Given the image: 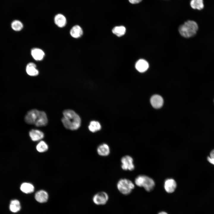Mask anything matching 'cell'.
Listing matches in <instances>:
<instances>
[{
  "label": "cell",
  "instance_id": "cell-28",
  "mask_svg": "<svg viewBox=\"0 0 214 214\" xmlns=\"http://www.w3.org/2000/svg\"></svg>",
  "mask_w": 214,
  "mask_h": 214
},
{
  "label": "cell",
  "instance_id": "cell-14",
  "mask_svg": "<svg viewBox=\"0 0 214 214\" xmlns=\"http://www.w3.org/2000/svg\"><path fill=\"white\" fill-rule=\"evenodd\" d=\"M35 198L38 202L44 203L47 201L48 195L45 191L41 190L36 193L35 195Z\"/></svg>",
  "mask_w": 214,
  "mask_h": 214
},
{
  "label": "cell",
  "instance_id": "cell-18",
  "mask_svg": "<svg viewBox=\"0 0 214 214\" xmlns=\"http://www.w3.org/2000/svg\"><path fill=\"white\" fill-rule=\"evenodd\" d=\"M20 189L23 192L26 193H29L33 192L34 189V185L29 182H23L20 186Z\"/></svg>",
  "mask_w": 214,
  "mask_h": 214
},
{
  "label": "cell",
  "instance_id": "cell-16",
  "mask_svg": "<svg viewBox=\"0 0 214 214\" xmlns=\"http://www.w3.org/2000/svg\"><path fill=\"white\" fill-rule=\"evenodd\" d=\"M26 71L27 74L31 76H36L39 74L36 65L33 62H30L27 64Z\"/></svg>",
  "mask_w": 214,
  "mask_h": 214
},
{
  "label": "cell",
  "instance_id": "cell-27",
  "mask_svg": "<svg viewBox=\"0 0 214 214\" xmlns=\"http://www.w3.org/2000/svg\"><path fill=\"white\" fill-rule=\"evenodd\" d=\"M158 214H168L167 212L165 211H161Z\"/></svg>",
  "mask_w": 214,
  "mask_h": 214
},
{
  "label": "cell",
  "instance_id": "cell-21",
  "mask_svg": "<svg viewBox=\"0 0 214 214\" xmlns=\"http://www.w3.org/2000/svg\"><path fill=\"white\" fill-rule=\"evenodd\" d=\"M10 208L12 212L15 213L19 211L21 209V205L19 202L17 200H12L10 202Z\"/></svg>",
  "mask_w": 214,
  "mask_h": 214
},
{
  "label": "cell",
  "instance_id": "cell-13",
  "mask_svg": "<svg viewBox=\"0 0 214 214\" xmlns=\"http://www.w3.org/2000/svg\"><path fill=\"white\" fill-rule=\"evenodd\" d=\"M31 54L33 58L37 61L42 60L45 55L44 52L42 50L37 48H33L31 50Z\"/></svg>",
  "mask_w": 214,
  "mask_h": 214
},
{
  "label": "cell",
  "instance_id": "cell-8",
  "mask_svg": "<svg viewBox=\"0 0 214 214\" xmlns=\"http://www.w3.org/2000/svg\"><path fill=\"white\" fill-rule=\"evenodd\" d=\"M177 183L173 179L169 178L165 181L164 188L166 192L171 193L174 192L177 187Z\"/></svg>",
  "mask_w": 214,
  "mask_h": 214
},
{
  "label": "cell",
  "instance_id": "cell-3",
  "mask_svg": "<svg viewBox=\"0 0 214 214\" xmlns=\"http://www.w3.org/2000/svg\"><path fill=\"white\" fill-rule=\"evenodd\" d=\"M198 29V26L195 21L188 20L185 22L179 28L180 35L185 38H189L195 35Z\"/></svg>",
  "mask_w": 214,
  "mask_h": 214
},
{
  "label": "cell",
  "instance_id": "cell-19",
  "mask_svg": "<svg viewBox=\"0 0 214 214\" xmlns=\"http://www.w3.org/2000/svg\"><path fill=\"white\" fill-rule=\"evenodd\" d=\"M190 4L193 9L201 10L204 7L203 0H191Z\"/></svg>",
  "mask_w": 214,
  "mask_h": 214
},
{
  "label": "cell",
  "instance_id": "cell-4",
  "mask_svg": "<svg viewBox=\"0 0 214 214\" xmlns=\"http://www.w3.org/2000/svg\"><path fill=\"white\" fill-rule=\"evenodd\" d=\"M135 183L137 186L143 187L147 191H152L155 186L154 180L150 177L143 175L138 176L135 179Z\"/></svg>",
  "mask_w": 214,
  "mask_h": 214
},
{
  "label": "cell",
  "instance_id": "cell-17",
  "mask_svg": "<svg viewBox=\"0 0 214 214\" xmlns=\"http://www.w3.org/2000/svg\"><path fill=\"white\" fill-rule=\"evenodd\" d=\"M71 36L74 38H78L81 37L83 34V31L79 25L74 26L70 31Z\"/></svg>",
  "mask_w": 214,
  "mask_h": 214
},
{
  "label": "cell",
  "instance_id": "cell-5",
  "mask_svg": "<svg viewBox=\"0 0 214 214\" xmlns=\"http://www.w3.org/2000/svg\"><path fill=\"white\" fill-rule=\"evenodd\" d=\"M117 186L121 193L124 195H128L130 193L134 188L135 185L130 180L126 178H122L117 182Z\"/></svg>",
  "mask_w": 214,
  "mask_h": 214
},
{
  "label": "cell",
  "instance_id": "cell-10",
  "mask_svg": "<svg viewBox=\"0 0 214 214\" xmlns=\"http://www.w3.org/2000/svg\"><path fill=\"white\" fill-rule=\"evenodd\" d=\"M150 103L152 106L155 108H159L163 104V100L160 95H155L152 96L150 99Z\"/></svg>",
  "mask_w": 214,
  "mask_h": 214
},
{
  "label": "cell",
  "instance_id": "cell-6",
  "mask_svg": "<svg viewBox=\"0 0 214 214\" xmlns=\"http://www.w3.org/2000/svg\"><path fill=\"white\" fill-rule=\"evenodd\" d=\"M121 167L123 170L132 171L135 169L133 159L129 155L122 157L121 159Z\"/></svg>",
  "mask_w": 214,
  "mask_h": 214
},
{
  "label": "cell",
  "instance_id": "cell-7",
  "mask_svg": "<svg viewBox=\"0 0 214 214\" xmlns=\"http://www.w3.org/2000/svg\"><path fill=\"white\" fill-rule=\"evenodd\" d=\"M108 196L107 193L103 191L98 192L93 197L92 200L96 205H103L105 204L108 199Z\"/></svg>",
  "mask_w": 214,
  "mask_h": 214
},
{
  "label": "cell",
  "instance_id": "cell-20",
  "mask_svg": "<svg viewBox=\"0 0 214 214\" xmlns=\"http://www.w3.org/2000/svg\"><path fill=\"white\" fill-rule=\"evenodd\" d=\"M113 34L119 37L123 35L126 32V28L123 26H116L112 30Z\"/></svg>",
  "mask_w": 214,
  "mask_h": 214
},
{
  "label": "cell",
  "instance_id": "cell-25",
  "mask_svg": "<svg viewBox=\"0 0 214 214\" xmlns=\"http://www.w3.org/2000/svg\"><path fill=\"white\" fill-rule=\"evenodd\" d=\"M207 160L210 163L214 165V150L210 152V156L207 158Z\"/></svg>",
  "mask_w": 214,
  "mask_h": 214
},
{
  "label": "cell",
  "instance_id": "cell-2",
  "mask_svg": "<svg viewBox=\"0 0 214 214\" xmlns=\"http://www.w3.org/2000/svg\"><path fill=\"white\" fill-rule=\"evenodd\" d=\"M25 120L27 123L37 126H45L48 122L47 118L45 112L36 109L29 111L25 116Z\"/></svg>",
  "mask_w": 214,
  "mask_h": 214
},
{
  "label": "cell",
  "instance_id": "cell-1",
  "mask_svg": "<svg viewBox=\"0 0 214 214\" xmlns=\"http://www.w3.org/2000/svg\"><path fill=\"white\" fill-rule=\"evenodd\" d=\"M62 122L67 129L75 130L80 127L81 120L79 116L73 111L68 109L63 112Z\"/></svg>",
  "mask_w": 214,
  "mask_h": 214
},
{
  "label": "cell",
  "instance_id": "cell-26",
  "mask_svg": "<svg viewBox=\"0 0 214 214\" xmlns=\"http://www.w3.org/2000/svg\"><path fill=\"white\" fill-rule=\"evenodd\" d=\"M142 0H128L129 2L132 4H135L140 2Z\"/></svg>",
  "mask_w": 214,
  "mask_h": 214
},
{
  "label": "cell",
  "instance_id": "cell-11",
  "mask_svg": "<svg viewBox=\"0 0 214 214\" xmlns=\"http://www.w3.org/2000/svg\"><path fill=\"white\" fill-rule=\"evenodd\" d=\"M54 21L55 24L60 28H62L65 26L67 22L66 17L61 13L56 15L54 16Z\"/></svg>",
  "mask_w": 214,
  "mask_h": 214
},
{
  "label": "cell",
  "instance_id": "cell-23",
  "mask_svg": "<svg viewBox=\"0 0 214 214\" xmlns=\"http://www.w3.org/2000/svg\"><path fill=\"white\" fill-rule=\"evenodd\" d=\"M36 148L38 152H43L48 150V146L45 142L41 141L37 144Z\"/></svg>",
  "mask_w": 214,
  "mask_h": 214
},
{
  "label": "cell",
  "instance_id": "cell-24",
  "mask_svg": "<svg viewBox=\"0 0 214 214\" xmlns=\"http://www.w3.org/2000/svg\"><path fill=\"white\" fill-rule=\"evenodd\" d=\"M11 27L12 29L15 31H20L23 28V25L22 23L18 20H14L11 23Z\"/></svg>",
  "mask_w": 214,
  "mask_h": 214
},
{
  "label": "cell",
  "instance_id": "cell-12",
  "mask_svg": "<svg viewBox=\"0 0 214 214\" xmlns=\"http://www.w3.org/2000/svg\"><path fill=\"white\" fill-rule=\"evenodd\" d=\"M149 66L148 62L143 59H140L138 60L135 64L136 69L139 72L141 73H143L147 71Z\"/></svg>",
  "mask_w": 214,
  "mask_h": 214
},
{
  "label": "cell",
  "instance_id": "cell-15",
  "mask_svg": "<svg viewBox=\"0 0 214 214\" xmlns=\"http://www.w3.org/2000/svg\"><path fill=\"white\" fill-rule=\"evenodd\" d=\"M31 139L33 141L40 140L44 137V135L42 131L37 130H32L29 133Z\"/></svg>",
  "mask_w": 214,
  "mask_h": 214
},
{
  "label": "cell",
  "instance_id": "cell-9",
  "mask_svg": "<svg viewBox=\"0 0 214 214\" xmlns=\"http://www.w3.org/2000/svg\"><path fill=\"white\" fill-rule=\"evenodd\" d=\"M97 151L99 155L103 157L107 156L110 153V148L107 144H102L97 147Z\"/></svg>",
  "mask_w": 214,
  "mask_h": 214
},
{
  "label": "cell",
  "instance_id": "cell-22",
  "mask_svg": "<svg viewBox=\"0 0 214 214\" xmlns=\"http://www.w3.org/2000/svg\"><path fill=\"white\" fill-rule=\"evenodd\" d=\"M89 130L92 132H95L100 130L101 126L100 123L97 121H92L89 126Z\"/></svg>",
  "mask_w": 214,
  "mask_h": 214
}]
</instances>
